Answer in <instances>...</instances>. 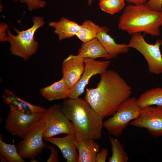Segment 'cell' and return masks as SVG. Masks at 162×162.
<instances>
[{"label": "cell", "instance_id": "cell-1", "mask_svg": "<svg viewBox=\"0 0 162 162\" xmlns=\"http://www.w3.org/2000/svg\"><path fill=\"white\" fill-rule=\"evenodd\" d=\"M100 75L96 88L86 89L84 99L104 118L114 114L119 104L130 97L132 89L112 70H107Z\"/></svg>", "mask_w": 162, "mask_h": 162}, {"label": "cell", "instance_id": "cell-2", "mask_svg": "<svg viewBox=\"0 0 162 162\" xmlns=\"http://www.w3.org/2000/svg\"><path fill=\"white\" fill-rule=\"evenodd\" d=\"M62 105V112L74 126L76 142L101 138L104 118L84 99H65Z\"/></svg>", "mask_w": 162, "mask_h": 162}, {"label": "cell", "instance_id": "cell-3", "mask_svg": "<svg viewBox=\"0 0 162 162\" xmlns=\"http://www.w3.org/2000/svg\"><path fill=\"white\" fill-rule=\"evenodd\" d=\"M162 11L151 9L146 4H129L119 18L118 28L129 34L143 33L153 36L160 34Z\"/></svg>", "mask_w": 162, "mask_h": 162}, {"label": "cell", "instance_id": "cell-4", "mask_svg": "<svg viewBox=\"0 0 162 162\" xmlns=\"http://www.w3.org/2000/svg\"><path fill=\"white\" fill-rule=\"evenodd\" d=\"M32 26L25 30L19 31L14 27L16 35H14L9 29L7 30L8 41L10 44V50L13 55L19 57L25 61L28 60L38 50V43L34 39L36 31L43 26L44 18L34 16L32 18Z\"/></svg>", "mask_w": 162, "mask_h": 162}, {"label": "cell", "instance_id": "cell-5", "mask_svg": "<svg viewBox=\"0 0 162 162\" xmlns=\"http://www.w3.org/2000/svg\"><path fill=\"white\" fill-rule=\"evenodd\" d=\"M141 110L137 99L130 97L119 104L111 117L103 122V127L110 134L120 136L129 122L139 116Z\"/></svg>", "mask_w": 162, "mask_h": 162}, {"label": "cell", "instance_id": "cell-6", "mask_svg": "<svg viewBox=\"0 0 162 162\" xmlns=\"http://www.w3.org/2000/svg\"><path fill=\"white\" fill-rule=\"evenodd\" d=\"M44 114L33 122L23 140L16 146L19 154L23 159L34 158L41 154L44 148H46L43 141L46 124Z\"/></svg>", "mask_w": 162, "mask_h": 162}, {"label": "cell", "instance_id": "cell-7", "mask_svg": "<svg viewBox=\"0 0 162 162\" xmlns=\"http://www.w3.org/2000/svg\"><path fill=\"white\" fill-rule=\"evenodd\" d=\"M128 44L140 52L146 61L150 73L162 74V56L160 47L162 40L158 39L154 44L148 43L141 33L132 35Z\"/></svg>", "mask_w": 162, "mask_h": 162}, {"label": "cell", "instance_id": "cell-8", "mask_svg": "<svg viewBox=\"0 0 162 162\" xmlns=\"http://www.w3.org/2000/svg\"><path fill=\"white\" fill-rule=\"evenodd\" d=\"M62 106L55 104L46 109L44 115L46 124L44 139L61 134H75L74 126L62 112Z\"/></svg>", "mask_w": 162, "mask_h": 162}, {"label": "cell", "instance_id": "cell-9", "mask_svg": "<svg viewBox=\"0 0 162 162\" xmlns=\"http://www.w3.org/2000/svg\"><path fill=\"white\" fill-rule=\"evenodd\" d=\"M129 124L146 129L154 137L162 136V108L148 106L141 108L139 116Z\"/></svg>", "mask_w": 162, "mask_h": 162}, {"label": "cell", "instance_id": "cell-10", "mask_svg": "<svg viewBox=\"0 0 162 162\" xmlns=\"http://www.w3.org/2000/svg\"><path fill=\"white\" fill-rule=\"evenodd\" d=\"M10 110L5 120V128L14 136L23 139L31 124L44 114H28L10 106Z\"/></svg>", "mask_w": 162, "mask_h": 162}, {"label": "cell", "instance_id": "cell-11", "mask_svg": "<svg viewBox=\"0 0 162 162\" xmlns=\"http://www.w3.org/2000/svg\"><path fill=\"white\" fill-rule=\"evenodd\" d=\"M110 62L109 60H95L88 58H84V71L79 80L70 89L68 98H78L84 92L85 88L91 77L94 75L104 73L107 70Z\"/></svg>", "mask_w": 162, "mask_h": 162}, {"label": "cell", "instance_id": "cell-12", "mask_svg": "<svg viewBox=\"0 0 162 162\" xmlns=\"http://www.w3.org/2000/svg\"><path fill=\"white\" fill-rule=\"evenodd\" d=\"M61 68L62 78L70 89L79 80L84 71V58L78 54L70 55L62 61Z\"/></svg>", "mask_w": 162, "mask_h": 162}, {"label": "cell", "instance_id": "cell-13", "mask_svg": "<svg viewBox=\"0 0 162 162\" xmlns=\"http://www.w3.org/2000/svg\"><path fill=\"white\" fill-rule=\"evenodd\" d=\"M44 140L57 146L67 162H77L78 153L77 151L75 133L67 134L63 137H53L44 138Z\"/></svg>", "mask_w": 162, "mask_h": 162}, {"label": "cell", "instance_id": "cell-14", "mask_svg": "<svg viewBox=\"0 0 162 162\" xmlns=\"http://www.w3.org/2000/svg\"><path fill=\"white\" fill-rule=\"evenodd\" d=\"M2 97L5 104L26 114L43 113L47 109L21 99L8 89H5L4 90Z\"/></svg>", "mask_w": 162, "mask_h": 162}, {"label": "cell", "instance_id": "cell-15", "mask_svg": "<svg viewBox=\"0 0 162 162\" xmlns=\"http://www.w3.org/2000/svg\"><path fill=\"white\" fill-rule=\"evenodd\" d=\"M109 28L102 26L96 38L100 41L107 53L112 58H116L121 54L126 53L129 51L130 47L126 43L118 44L108 34Z\"/></svg>", "mask_w": 162, "mask_h": 162}, {"label": "cell", "instance_id": "cell-16", "mask_svg": "<svg viewBox=\"0 0 162 162\" xmlns=\"http://www.w3.org/2000/svg\"><path fill=\"white\" fill-rule=\"evenodd\" d=\"M48 25L54 29V32L57 35L60 41L76 36L80 25L64 17L61 18L58 22H50Z\"/></svg>", "mask_w": 162, "mask_h": 162}, {"label": "cell", "instance_id": "cell-17", "mask_svg": "<svg viewBox=\"0 0 162 162\" xmlns=\"http://www.w3.org/2000/svg\"><path fill=\"white\" fill-rule=\"evenodd\" d=\"M78 54L84 58L94 59L100 57L108 60L112 58L96 38L83 43L78 50Z\"/></svg>", "mask_w": 162, "mask_h": 162}, {"label": "cell", "instance_id": "cell-18", "mask_svg": "<svg viewBox=\"0 0 162 162\" xmlns=\"http://www.w3.org/2000/svg\"><path fill=\"white\" fill-rule=\"evenodd\" d=\"M76 146L78 151L77 162H95L100 146L94 140L85 139L76 141Z\"/></svg>", "mask_w": 162, "mask_h": 162}, {"label": "cell", "instance_id": "cell-19", "mask_svg": "<svg viewBox=\"0 0 162 162\" xmlns=\"http://www.w3.org/2000/svg\"><path fill=\"white\" fill-rule=\"evenodd\" d=\"M70 91L63 79L56 82L51 85L40 89V92L46 100L52 101L65 99L68 98Z\"/></svg>", "mask_w": 162, "mask_h": 162}, {"label": "cell", "instance_id": "cell-20", "mask_svg": "<svg viewBox=\"0 0 162 162\" xmlns=\"http://www.w3.org/2000/svg\"><path fill=\"white\" fill-rule=\"evenodd\" d=\"M137 103L141 108L154 105L162 108V88L158 87L146 91L137 99Z\"/></svg>", "mask_w": 162, "mask_h": 162}, {"label": "cell", "instance_id": "cell-21", "mask_svg": "<svg viewBox=\"0 0 162 162\" xmlns=\"http://www.w3.org/2000/svg\"><path fill=\"white\" fill-rule=\"evenodd\" d=\"M101 27L91 20H85L80 25L76 36L82 42L85 43L96 38Z\"/></svg>", "mask_w": 162, "mask_h": 162}, {"label": "cell", "instance_id": "cell-22", "mask_svg": "<svg viewBox=\"0 0 162 162\" xmlns=\"http://www.w3.org/2000/svg\"><path fill=\"white\" fill-rule=\"evenodd\" d=\"M109 140L111 146L112 155L109 157L108 162H127L128 154L124 147L119 140L109 136Z\"/></svg>", "mask_w": 162, "mask_h": 162}, {"label": "cell", "instance_id": "cell-23", "mask_svg": "<svg viewBox=\"0 0 162 162\" xmlns=\"http://www.w3.org/2000/svg\"><path fill=\"white\" fill-rule=\"evenodd\" d=\"M0 153L8 162H25L19 154L15 145L4 142L1 134L0 135Z\"/></svg>", "mask_w": 162, "mask_h": 162}, {"label": "cell", "instance_id": "cell-24", "mask_svg": "<svg viewBox=\"0 0 162 162\" xmlns=\"http://www.w3.org/2000/svg\"><path fill=\"white\" fill-rule=\"evenodd\" d=\"M99 5L103 11L112 15L120 11L125 4L124 0H103L99 2Z\"/></svg>", "mask_w": 162, "mask_h": 162}, {"label": "cell", "instance_id": "cell-25", "mask_svg": "<svg viewBox=\"0 0 162 162\" xmlns=\"http://www.w3.org/2000/svg\"><path fill=\"white\" fill-rule=\"evenodd\" d=\"M19 2L21 3L26 4L28 10L30 12L44 8L46 4V1L43 0H20Z\"/></svg>", "mask_w": 162, "mask_h": 162}, {"label": "cell", "instance_id": "cell-26", "mask_svg": "<svg viewBox=\"0 0 162 162\" xmlns=\"http://www.w3.org/2000/svg\"><path fill=\"white\" fill-rule=\"evenodd\" d=\"M46 148H48L50 151V154L49 158L46 161L47 162H59L58 154V152L53 146H49Z\"/></svg>", "mask_w": 162, "mask_h": 162}, {"label": "cell", "instance_id": "cell-27", "mask_svg": "<svg viewBox=\"0 0 162 162\" xmlns=\"http://www.w3.org/2000/svg\"><path fill=\"white\" fill-rule=\"evenodd\" d=\"M8 26L4 22L0 23V41L3 42L8 41V35L6 32L8 29Z\"/></svg>", "mask_w": 162, "mask_h": 162}, {"label": "cell", "instance_id": "cell-28", "mask_svg": "<svg viewBox=\"0 0 162 162\" xmlns=\"http://www.w3.org/2000/svg\"><path fill=\"white\" fill-rule=\"evenodd\" d=\"M146 4L154 10L162 11V0H149Z\"/></svg>", "mask_w": 162, "mask_h": 162}, {"label": "cell", "instance_id": "cell-29", "mask_svg": "<svg viewBox=\"0 0 162 162\" xmlns=\"http://www.w3.org/2000/svg\"><path fill=\"white\" fill-rule=\"evenodd\" d=\"M108 154V149L103 148L97 154L95 162H105Z\"/></svg>", "mask_w": 162, "mask_h": 162}, {"label": "cell", "instance_id": "cell-30", "mask_svg": "<svg viewBox=\"0 0 162 162\" xmlns=\"http://www.w3.org/2000/svg\"><path fill=\"white\" fill-rule=\"evenodd\" d=\"M130 4H146L149 0H124Z\"/></svg>", "mask_w": 162, "mask_h": 162}, {"label": "cell", "instance_id": "cell-31", "mask_svg": "<svg viewBox=\"0 0 162 162\" xmlns=\"http://www.w3.org/2000/svg\"><path fill=\"white\" fill-rule=\"evenodd\" d=\"M0 159L1 162H7L5 158L2 154H0Z\"/></svg>", "mask_w": 162, "mask_h": 162}, {"label": "cell", "instance_id": "cell-32", "mask_svg": "<svg viewBox=\"0 0 162 162\" xmlns=\"http://www.w3.org/2000/svg\"><path fill=\"white\" fill-rule=\"evenodd\" d=\"M34 158H32L30 159V162H38V160H36Z\"/></svg>", "mask_w": 162, "mask_h": 162}, {"label": "cell", "instance_id": "cell-33", "mask_svg": "<svg viewBox=\"0 0 162 162\" xmlns=\"http://www.w3.org/2000/svg\"><path fill=\"white\" fill-rule=\"evenodd\" d=\"M93 0H87L88 4L89 5H91L92 4Z\"/></svg>", "mask_w": 162, "mask_h": 162}, {"label": "cell", "instance_id": "cell-34", "mask_svg": "<svg viewBox=\"0 0 162 162\" xmlns=\"http://www.w3.org/2000/svg\"><path fill=\"white\" fill-rule=\"evenodd\" d=\"M13 1L15 2H17L20 1V0H13Z\"/></svg>", "mask_w": 162, "mask_h": 162}, {"label": "cell", "instance_id": "cell-35", "mask_svg": "<svg viewBox=\"0 0 162 162\" xmlns=\"http://www.w3.org/2000/svg\"><path fill=\"white\" fill-rule=\"evenodd\" d=\"M98 0L100 2V1H101L103 0Z\"/></svg>", "mask_w": 162, "mask_h": 162}]
</instances>
